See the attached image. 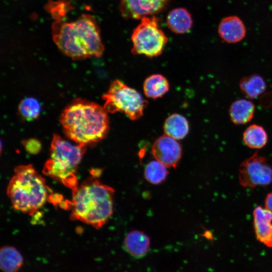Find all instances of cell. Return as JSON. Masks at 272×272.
Returning a JSON list of instances; mask_svg holds the SVG:
<instances>
[{"label": "cell", "mask_w": 272, "mask_h": 272, "mask_svg": "<svg viewBox=\"0 0 272 272\" xmlns=\"http://www.w3.org/2000/svg\"><path fill=\"white\" fill-rule=\"evenodd\" d=\"M156 160L168 168H175L181 157L182 149L176 140L164 134L157 138L152 147Z\"/></svg>", "instance_id": "obj_10"}, {"label": "cell", "mask_w": 272, "mask_h": 272, "mask_svg": "<svg viewBox=\"0 0 272 272\" xmlns=\"http://www.w3.org/2000/svg\"><path fill=\"white\" fill-rule=\"evenodd\" d=\"M238 171L239 182L243 187L253 189L272 183V166L257 152L241 162Z\"/></svg>", "instance_id": "obj_8"}, {"label": "cell", "mask_w": 272, "mask_h": 272, "mask_svg": "<svg viewBox=\"0 0 272 272\" xmlns=\"http://www.w3.org/2000/svg\"><path fill=\"white\" fill-rule=\"evenodd\" d=\"M169 90L168 80L160 74H154L148 77L143 84L145 95L152 99H155L162 97Z\"/></svg>", "instance_id": "obj_18"}, {"label": "cell", "mask_w": 272, "mask_h": 272, "mask_svg": "<svg viewBox=\"0 0 272 272\" xmlns=\"http://www.w3.org/2000/svg\"><path fill=\"white\" fill-rule=\"evenodd\" d=\"M96 177L93 176L72 190L71 217L99 229L112 215L114 190Z\"/></svg>", "instance_id": "obj_3"}, {"label": "cell", "mask_w": 272, "mask_h": 272, "mask_svg": "<svg viewBox=\"0 0 272 272\" xmlns=\"http://www.w3.org/2000/svg\"><path fill=\"white\" fill-rule=\"evenodd\" d=\"M165 134L176 140L184 138L189 131V124L186 118L177 113L168 116L163 125Z\"/></svg>", "instance_id": "obj_16"}, {"label": "cell", "mask_w": 272, "mask_h": 272, "mask_svg": "<svg viewBox=\"0 0 272 272\" xmlns=\"http://www.w3.org/2000/svg\"><path fill=\"white\" fill-rule=\"evenodd\" d=\"M131 52L135 55L156 57L162 53L168 39L160 28L155 16L145 17L133 29L131 36Z\"/></svg>", "instance_id": "obj_7"}, {"label": "cell", "mask_w": 272, "mask_h": 272, "mask_svg": "<svg viewBox=\"0 0 272 272\" xmlns=\"http://www.w3.org/2000/svg\"><path fill=\"white\" fill-rule=\"evenodd\" d=\"M255 112L254 104L245 99L234 101L229 108V115L232 122L236 125L247 123L251 120Z\"/></svg>", "instance_id": "obj_15"}, {"label": "cell", "mask_w": 272, "mask_h": 272, "mask_svg": "<svg viewBox=\"0 0 272 272\" xmlns=\"http://www.w3.org/2000/svg\"><path fill=\"white\" fill-rule=\"evenodd\" d=\"M23 262L22 254L15 247L9 245L1 247L0 266L3 272H18Z\"/></svg>", "instance_id": "obj_17"}, {"label": "cell", "mask_w": 272, "mask_h": 272, "mask_svg": "<svg viewBox=\"0 0 272 272\" xmlns=\"http://www.w3.org/2000/svg\"><path fill=\"white\" fill-rule=\"evenodd\" d=\"M24 145L28 152L31 154L38 153L41 149V144L39 141L31 139L24 142Z\"/></svg>", "instance_id": "obj_24"}, {"label": "cell", "mask_w": 272, "mask_h": 272, "mask_svg": "<svg viewBox=\"0 0 272 272\" xmlns=\"http://www.w3.org/2000/svg\"><path fill=\"white\" fill-rule=\"evenodd\" d=\"M41 111V105L39 101L33 97H26L23 99L18 106L20 115L27 121H32L38 117Z\"/></svg>", "instance_id": "obj_22"}, {"label": "cell", "mask_w": 272, "mask_h": 272, "mask_svg": "<svg viewBox=\"0 0 272 272\" xmlns=\"http://www.w3.org/2000/svg\"><path fill=\"white\" fill-rule=\"evenodd\" d=\"M166 22L168 28L176 34L188 32L193 24L191 14L183 8H177L170 11L167 16Z\"/></svg>", "instance_id": "obj_14"}, {"label": "cell", "mask_w": 272, "mask_h": 272, "mask_svg": "<svg viewBox=\"0 0 272 272\" xmlns=\"http://www.w3.org/2000/svg\"><path fill=\"white\" fill-rule=\"evenodd\" d=\"M86 150L85 146L74 145L54 134L50 157L44 164L43 173L73 190L79 185L77 171Z\"/></svg>", "instance_id": "obj_5"}, {"label": "cell", "mask_w": 272, "mask_h": 272, "mask_svg": "<svg viewBox=\"0 0 272 272\" xmlns=\"http://www.w3.org/2000/svg\"><path fill=\"white\" fill-rule=\"evenodd\" d=\"M218 34L221 38L228 43L240 42L245 37L246 28L243 21L236 16L224 18L220 22Z\"/></svg>", "instance_id": "obj_12"}, {"label": "cell", "mask_w": 272, "mask_h": 272, "mask_svg": "<svg viewBox=\"0 0 272 272\" xmlns=\"http://www.w3.org/2000/svg\"><path fill=\"white\" fill-rule=\"evenodd\" d=\"M150 245L149 237L138 230L129 232L126 235L124 241L125 250L135 258L144 257L147 253Z\"/></svg>", "instance_id": "obj_13"}, {"label": "cell", "mask_w": 272, "mask_h": 272, "mask_svg": "<svg viewBox=\"0 0 272 272\" xmlns=\"http://www.w3.org/2000/svg\"><path fill=\"white\" fill-rule=\"evenodd\" d=\"M264 208L272 213V191L268 193L265 197Z\"/></svg>", "instance_id": "obj_25"}, {"label": "cell", "mask_w": 272, "mask_h": 272, "mask_svg": "<svg viewBox=\"0 0 272 272\" xmlns=\"http://www.w3.org/2000/svg\"><path fill=\"white\" fill-rule=\"evenodd\" d=\"M48 189L45 179L33 166L24 165L14 169L7 193L15 210L33 214L45 203Z\"/></svg>", "instance_id": "obj_4"}, {"label": "cell", "mask_w": 272, "mask_h": 272, "mask_svg": "<svg viewBox=\"0 0 272 272\" xmlns=\"http://www.w3.org/2000/svg\"><path fill=\"white\" fill-rule=\"evenodd\" d=\"M166 167L160 162L152 161L146 166L145 177L149 182L158 184L164 181L168 174Z\"/></svg>", "instance_id": "obj_21"}, {"label": "cell", "mask_w": 272, "mask_h": 272, "mask_svg": "<svg viewBox=\"0 0 272 272\" xmlns=\"http://www.w3.org/2000/svg\"><path fill=\"white\" fill-rule=\"evenodd\" d=\"M60 122L65 136L86 147L104 139L109 131V118L103 106L77 98L62 112Z\"/></svg>", "instance_id": "obj_2"}, {"label": "cell", "mask_w": 272, "mask_h": 272, "mask_svg": "<svg viewBox=\"0 0 272 272\" xmlns=\"http://www.w3.org/2000/svg\"><path fill=\"white\" fill-rule=\"evenodd\" d=\"M171 0H120L119 9L125 19H141L164 11Z\"/></svg>", "instance_id": "obj_9"}, {"label": "cell", "mask_w": 272, "mask_h": 272, "mask_svg": "<svg viewBox=\"0 0 272 272\" xmlns=\"http://www.w3.org/2000/svg\"><path fill=\"white\" fill-rule=\"evenodd\" d=\"M239 87L247 98L255 99L265 90L266 83L260 76L253 74L243 78L240 82Z\"/></svg>", "instance_id": "obj_20"}, {"label": "cell", "mask_w": 272, "mask_h": 272, "mask_svg": "<svg viewBox=\"0 0 272 272\" xmlns=\"http://www.w3.org/2000/svg\"><path fill=\"white\" fill-rule=\"evenodd\" d=\"M242 140L244 144L248 148L260 149L267 144L268 135L262 126L254 124L248 126L244 130Z\"/></svg>", "instance_id": "obj_19"}, {"label": "cell", "mask_w": 272, "mask_h": 272, "mask_svg": "<svg viewBox=\"0 0 272 272\" xmlns=\"http://www.w3.org/2000/svg\"><path fill=\"white\" fill-rule=\"evenodd\" d=\"M253 228L256 239L272 248V213L265 208L257 206L253 211Z\"/></svg>", "instance_id": "obj_11"}, {"label": "cell", "mask_w": 272, "mask_h": 272, "mask_svg": "<svg viewBox=\"0 0 272 272\" xmlns=\"http://www.w3.org/2000/svg\"><path fill=\"white\" fill-rule=\"evenodd\" d=\"M102 98L107 113L123 112L132 120L143 116L148 104L139 92L118 80L111 82Z\"/></svg>", "instance_id": "obj_6"}, {"label": "cell", "mask_w": 272, "mask_h": 272, "mask_svg": "<svg viewBox=\"0 0 272 272\" xmlns=\"http://www.w3.org/2000/svg\"><path fill=\"white\" fill-rule=\"evenodd\" d=\"M52 39L60 51L73 59L100 57L104 47L96 19L82 14L75 21L55 20L52 25Z\"/></svg>", "instance_id": "obj_1"}, {"label": "cell", "mask_w": 272, "mask_h": 272, "mask_svg": "<svg viewBox=\"0 0 272 272\" xmlns=\"http://www.w3.org/2000/svg\"><path fill=\"white\" fill-rule=\"evenodd\" d=\"M53 5L49 4L46 8L48 10H50V13L55 20H63L64 16L66 13V8H70V5L68 2L65 4V2L59 1L52 2Z\"/></svg>", "instance_id": "obj_23"}]
</instances>
